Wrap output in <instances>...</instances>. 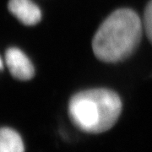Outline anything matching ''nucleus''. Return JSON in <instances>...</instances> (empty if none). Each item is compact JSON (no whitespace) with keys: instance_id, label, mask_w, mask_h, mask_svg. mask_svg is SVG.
<instances>
[{"instance_id":"nucleus-1","label":"nucleus","mask_w":152,"mask_h":152,"mask_svg":"<svg viewBox=\"0 0 152 152\" xmlns=\"http://www.w3.org/2000/svg\"><path fill=\"white\" fill-rule=\"evenodd\" d=\"M143 23L135 12L119 9L113 12L100 26L92 40L96 58L117 63L129 58L142 37Z\"/></svg>"},{"instance_id":"nucleus-2","label":"nucleus","mask_w":152,"mask_h":152,"mask_svg":"<svg viewBox=\"0 0 152 152\" xmlns=\"http://www.w3.org/2000/svg\"><path fill=\"white\" fill-rule=\"evenodd\" d=\"M122 112V101L113 91L96 88L75 94L68 113L77 129L87 134H101L117 123Z\"/></svg>"},{"instance_id":"nucleus-3","label":"nucleus","mask_w":152,"mask_h":152,"mask_svg":"<svg viewBox=\"0 0 152 152\" xmlns=\"http://www.w3.org/2000/svg\"><path fill=\"white\" fill-rule=\"evenodd\" d=\"M5 62L10 74L20 80H31L35 75L32 63L21 50L11 48L6 51Z\"/></svg>"},{"instance_id":"nucleus-4","label":"nucleus","mask_w":152,"mask_h":152,"mask_svg":"<svg viewBox=\"0 0 152 152\" xmlns=\"http://www.w3.org/2000/svg\"><path fill=\"white\" fill-rule=\"evenodd\" d=\"M9 10L26 26H35L42 19L41 10L31 0H10Z\"/></svg>"},{"instance_id":"nucleus-5","label":"nucleus","mask_w":152,"mask_h":152,"mask_svg":"<svg viewBox=\"0 0 152 152\" xmlns=\"http://www.w3.org/2000/svg\"><path fill=\"white\" fill-rule=\"evenodd\" d=\"M0 152H25L20 135L10 128L0 129Z\"/></svg>"},{"instance_id":"nucleus-6","label":"nucleus","mask_w":152,"mask_h":152,"mask_svg":"<svg viewBox=\"0 0 152 152\" xmlns=\"http://www.w3.org/2000/svg\"><path fill=\"white\" fill-rule=\"evenodd\" d=\"M143 26L145 30L147 37L152 44V0L148 3V4L145 7Z\"/></svg>"},{"instance_id":"nucleus-7","label":"nucleus","mask_w":152,"mask_h":152,"mask_svg":"<svg viewBox=\"0 0 152 152\" xmlns=\"http://www.w3.org/2000/svg\"><path fill=\"white\" fill-rule=\"evenodd\" d=\"M2 68V60H1V58H0V69Z\"/></svg>"}]
</instances>
